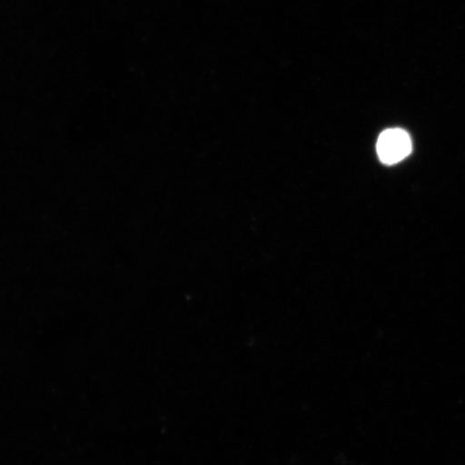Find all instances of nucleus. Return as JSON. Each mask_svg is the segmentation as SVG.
<instances>
[{"label": "nucleus", "mask_w": 465, "mask_h": 465, "mask_svg": "<svg viewBox=\"0 0 465 465\" xmlns=\"http://www.w3.org/2000/svg\"><path fill=\"white\" fill-rule=\"evenodd\" d=\"M409 134L401 129H391L381 134L377 142V153L383 164L392 165L403 161L411 153Z\"/></svg>", "instance_id": "nucleus-1"}]
</instances>
